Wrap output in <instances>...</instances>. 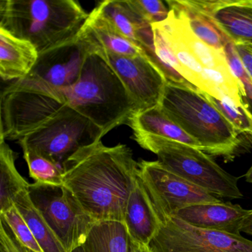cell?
<instances>
[{"label": "cell", "mask_w": 252, "mask_h": 252, "mask_svg": "<svg viewBox=\"0 0 252 252\" xmlns=\"http://www.w3.org/2000/svg\"><path fill=\"white\" fill-rule=\"evenodd\" d=\"M156 53L167 71L166 81L193 86L211 96L244 105L243 85L222 51L202 42L184 17L169 9L167 19L152 26Z\"/></svg>", "instance_id": "1"}, {"label": "cell", "mask_w": 252, "mask_h": 252, "mask_svg": "<svg viewBox=\"0 0 252 252\" xmlns=\"http://www.w3.org/2000/svg\"><path fill=\"white\" fill-rule=\"evenodd\" d=\"M138 175V162L129 147H106L101 141L68 159L63 186L96 222L124 223L126 200Z\"/></svg>", "instance_id": "2"}, {"label": "cell", "mask_w": 252, "mask_h": 252, "mask_svg": "<svg viewBox=\"0 0 252 252\" xmlns=\"http://www.w3.org/2000/svg\"><path fill=\"white\" fill-rule=\"evenodd\" d=\"M60 92L67 104L98 126L104 136L128 125L138 112L126 87L95 45L85 59L79 80Z\"/></svg>", "instance_id": "3"}, {"label": "cell", "mask_w": 252, "mask_h": 252, "mask_svg": "<svg viewBox=\"0 0 252 252\" xmlns=\"http://www.w3.org/2000/svg\"><path fill=\"white\" fill-rule=\"evenodd\" d=\"M159 106L212 157L222 158L228 163L246 151L238 132L204 93L167 82Z\"/></svg>", "instance_id": "4"}, {"label": "cell", "mask_w": 252, "mask_h": 252, "mask_svg": "<svg viewBox=\"0 0 252 252\" xmlns=\"http://www.w3.org/2000/svg\"><path fill=\"white\" fill-rule=\"evenodd\" d=\"M89 17L74 0H5L0 29L29 41L39 54L78 34Z\"/></svg>", "instance_id": "5"}, {"label": "cell", "mask_w": 252, "mask_h": 252, "mask_svg": "<svg viewBox=\"0 0 252 252\" xmlns=\"http://www.w3.org/2000/svg\"><path fill=\"white\" fill-rule=\"evenodd\" d=\"M142 148L155 153L158 161L172 173L218 198L242 199L239 177L225 172L212 156L188 144L161 137L133 132Z\"/></svg>", "instance_id": "6"}, {"label": "cell", "mask_w": 252, "mask_h": 252, "mask_svg": "<svg viewBox=\"0 0 252 252\" xmlns=\"http://www.w3.org/2000/svg\"><path fill=\"white\" fill-rule=\"evenodd\" d=\"M67 105L59 90L26 76L15 81L1 95L0 138L18 140L26 137Z\"/></svg>", "instance_id": "7"}, {"label": "cell", "mask_w": 252, "mask_h": 252, "mask_svg": "<svg viewBox=\"0 0 252 252\" xmlns=\"http://www.w3.org/2000/svg\"><path fill=\"white\" fill-rule=\"evenodd\" d=\"M102 130L67 104L45 125L19 141L64 169L73 155L101 141Z\"/></svg>", "instance_id": "8"}, {"label": "cell", "mask_w": 252, "mask_h": 252, "mask_svg": "<svg viewBox=\"0 0 252 252\" xmlns=\"http://www.w3.org/2000/svg\"><path fill=\"white\" fill-rule=\"evenodd\" d=\"M29 194L66 252L83 246L98 222L86 213L70 190L64 186L35 182L30 184Z\"/></svg>", "instance_id": "9"}, {"label": "cell", "mask_w": 252, "mask_h": 252, "mask_svg": "<svg viewBox=\"0 0 252 252\" xmlns=\"http://www.w3.org/2000/svg\"><path fill=\"white\" fill-rule=\"evenodd\" d=\"M138 176L160 221L192 205L222 201L206 190L172 173L158 160L138 162Z\"/></svg>", "instance_id": "10"}, {"label": "cell", "mask_w": 252, "mask_h": 252, "mask_svg": "<svg viewBox=\"0 0 252 252\" xmlns=\"http://www.w3.org/2000/svg\"><path fill=\"white\" fill-rule=\"evenodd\" d=\"M149 248L151 252H252V241L196 228L173 216L161 221Z\"/></svg>", "instance_id": "11"}, {"label": "cell", "mask_w": 252, "mask_h": 252, "mask_svg": "<svg viewBox=\"0 0 252 252\" xmlns=\"http://www.w3.org/2000/svg\"><path fill=\"white\" fill-rule=\"evenodd\" d=\"M94 47L81 29L74 37L39 54L27 76L59 91L70 88L79 80L85 59Z\"/></svg>", "instance_id": "12"}, {"label": "cell", "mask_w": 252, "mask_h": 252, "mask_svg": "<svg viewBox=\"0 0 252 252\" xmlns=\"http://www.w3.org/2000/svg\"><path fill=\"white\" fill-rule=\"evenodd\" d=\"M99 49L136 103L138 111L160 104L167 81L144 54L123 57Z\"/></svg>", "instance_id": "13"}, {"label": "cell", "mask_w": 252, "mask_h": 252, "mask_svg": "<svg viewBox=\"0 0 252 252\" xmlns=\"http://www.w3.org/2000/svg\"><path fill=\"white\" fill-rule=\"evenodd\" d=\"M95 8L124 36L139 47L156 67L161 68V61L155 49L152 25L138 12L132 0H106Z\"/></svg>", "instance_id": "14"}, {"label": "cell", "mask_w": 252, "mask_h": 252, "mask_svg": "<svg viewBox=\"0 0 252 252\" xmlns=\"http://www.w3.org/2000/svg\"><path fill=\"white\" fill-rule=\"evenodd\" d=\"M252 212V209H243L240 205L220 201L192 205L174 216L196 228L239 236L242 222Z\"/></svg>", "instance_id": "15"}, {"label": "cell", "mask_w": 252, "mask_h": 252, "mask_svg": "<svg viewBox=\"0 0 252 252\" xmlns=\"http://www.w3.org/2000/svg\"><path fill=\"white\" fill-rule=\"evenodd\" d=\"M160 223L161 221L138 175L128 196L124 218L130 240L149 246L158 231Z\"/></svg>", "instance_id": "16"}, {"label": "cell", "mask_w": 252, "mask_h": 252, "mask_svg": "<svg viewBox=\"0 0 252 252\" xmlns=\"http://www.w3.org/2000/svg\"><path fill=\"white\" fill-rule=\"evenodd\" d=\"M203 1L215 23L234 43H252V0Z\"/></svg>", "instance_id": "17"}, {"label": "cell", "mask_w": 252, "mask_h": 252, "mask_svg": "<svg viewBox=\"0 0 252 252\" xmlns=\"http://www.w3.org/2000/svg\"><path fill=\"white\" fill-rule=\"evenodd\" d=\"M39 52L29 41L0 29V76L2 80L26 77L34 67Z\"/></svg>", "instance_id": "18"}, {"label": "cell", "mask_w": 252, "mask_h": 252, "mask_svg": "<svg viewBox=\"0 0 252 252\" xmlns=\"http://www.w3.org/2000/svg\"><path fill=\"white\" fill-rule=\"evenodd\" d=\"M169 9L185 18L193 33L209 46L224 52L231 39L220 30L206 9L203 0H167Z\"/></svg>", "instance_id": "19"}, {"label": "cell", "mask_w": 252, "mask_h": 252, "mask_svg": "<svg viewBox=\"0 0 252 252\" xmlns=\"http://www.w3.org/2000/svg\"><path fill=\"white\" fill-rule=\"evenodd\" d=\"M82 30L94 44L106 52L123 57L144 54L139 47L119 32L96 8L89 14Z\"/></svg>", "instance_id": "20"}, {"label": "cell", "mask_w": 252, "mask_h": 252, "mask_svg": "<svg viewBox=\"0 0 252 252\" xmlns=\"http://www.w3.org/2000/svg\"><path fill=\"white\" fill-rule=\"evenodd\" d=\"M127 125L133 132L161 137L201 150L200 144L171 120L159 105L138 111L131 118Z\"/></svg>", "instance_id": "21"}, {"label": "cell", "mask_w": 252, "mask_h": 252, "mask_svg": "<svg viewBox=\"0 0 252 252\" xmlns=\"http://www.w3.org/2000/svg\"><path fill=\"white\" fill-rule=\"evenodd\" d=\"M17 156L5 140L0 138V214L13 207L17 196L30 187L16 167Z\"/></svg>", "instance_id": "22"}, {"label": "cell", "mask_w": 252, "mask_h": 252, "mask_svg": "<svg viewBox=\"0 0 252 252\" xmlns=\"http://www.w3.org/2000/svg\"><path fill=\"white\" fill-rule=\"evenodd\" d=\"M82 247L85 252H131V240L123 222H98Z\"/></svg>", "instance_id": "23"}, {"label": "cell", "mask_w": 252, "mask_h": 252, "mask_svg": "<svg viewBox=\"0 0 252 252\" xmlns=\"http://www.w3.org/2000/svg\"><path fill=\"white\" fill-rule=\"evenodd\" d=\"M14 206L27 222L44 252H66L42 214L33 204L29 190L23 191L17 196L14 200Z\"/></svg>", "instance_id": "24"}, {"label": "cell", "mask_w": 252, "mask_h": 252, "mask_svg": "<svg viewBox=\"0 0 252 252\" xmlns=\"http://www.w3.org/2000/svg\"><path fill=\"white\" fill-rule=\"evenodd\" d=\"M22 149L29 166V175L35 182L46 185L63 186L64 169L61 166L34 150Z\"/></svg>", "instance_id": "25"}, {"label": "cell", "mask_w": 252, "mask_h": 252, "mask_svg": "<svg viewBox=\"0 0 252 252\" xmlns=\"http://www.w3.org/2000/svg\"><path fill=\"white\" fill-rule=\"evenodd\" d=\"M0 219L2 220L9 227L17 241L29 252H44L35 238L27 222L25 220L15 206L7 212L0 214Z\"/></svg>", "instance_id": "26"}, {"label": "cell", "mask_w": 252, "mask_h": 252, "mask_svg": "<svg viewBox=\"0 0 252 252\" xmlns=\"http://www.w3.org/2000/svg\"><path fill=\"white\" fill-rule=\"evenodd\" d=\"M204 95L232 125L239 135H252V116L246 107H238L229 101L218 99L206 94Z\"/></svg>", "instance_id": "27"}, {"label": "cell", "mask_w": 252, "mask_h": 252, "mask_svg": "<svg viewBox=\"0 0 252 252\" xmlns=\"http://www.w3.org/2000/svg\"><path fill=\"white\" fill-rule=\"evenodd\" d=\"M224 54L233 73L243 85L245 93L243 102L252 116V79L245 70L232 41L225 45Z\"/></svg>", "instance_id": "28"}, {"label": "cell", "mask_w": 252, "mask_h": 252, "mask_svg": "<svg viewBox=\"0 0 252 252\" xmlns=\"http://www.w3.org/2000/svg\"><path fill=\"white\" fill-rule=\"evenodd\" d=\"M138 12L153 26L167 19L169 8L160 0H132Z\"/></svg>", "instance_id": "29"}, {"label": "cell", "mask_w": 252, "mask_h": 252, "mask_svg": "<svg viewBox=\"0 0 252 252\" xmlns=\"http://www.w3.org/2000/svg\"><path fill=\"white\" fill-rule=\"evenodd\" d=\"M0 252H29L14 237L9 227L0 219Z\"/></svg>", "instance_id": "30"}, {"label": "cell", "mask_w": 252, "mask_h": 252, "mask_svg": "<svg viewBox=\"0 0 252 252\" xmlns=\"http://www.w3.org/2000/svg\"><path fill=\"white\" fill-rule=\"evenodd\" d=\"M234 45L245 70L252 79V43L236 42Z\"/></svg>", "instance_id": "31"}, {"label": "cell", "mask_w": 252, "mask_h": 252, "mask_svg": "<svg viewBox=\"0 0 252 252\" xmlns=\"http://www.w3.org/2000/svg\"><path fill=\"white\" fill-rule=\"evenodd\" d=\"M240 231L252 236V212L242 222Z\"/></svg>", "instance_id": "32"}, {"label": "cell", "mask_w": 252, "mask_h": 252, "mask_svg": "<svg viewBox=\"0 0 252 252\" xmlns=\"http://www.w3.org/2000/svg\"><path fill=\"white\" fill-rule=\"evenodd\" d=\"M131 252H151L149 246L140 244L131 240Z\"/></svg>", "instance_id": "33"}, {"label": "cell", "mask_w": 252, "mask_h": 252, "mask_svg": "<svg viewBox=\"0 0 252 252\" xmlns=\"http://www.w3.org/2000/svg\"><path fill=\"white\" fill-rule=\"evenodd\" d=\"M244 176L246 178V182L252 184V166L249 168V170H248V172H246Z\"/></svg>", "instance_id": "34"}, {"label": "cell", "mask_w": 252, "mask_h": 252, "mask_svg": "<svg viewBox=\"0 0 252 252\" xmlns=\"http://www.w3.org/2000/svg\"><path fill=\"white\" fill-rule=\"evenodd\" d=\"M72 252H85V249H84V248L82 247V246H81V247L77 248V249H75V250H73Z\"/></svg>", "instance_id": "35"}]
</instances>
